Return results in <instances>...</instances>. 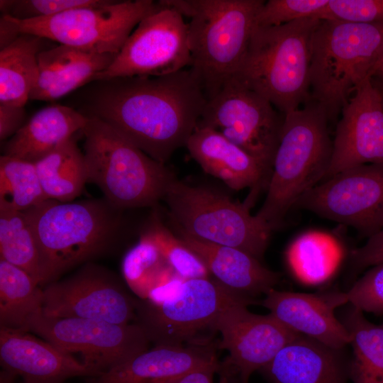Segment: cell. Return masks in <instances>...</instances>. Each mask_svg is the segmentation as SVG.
Listing matches in <instances>:
<instances>
[{"label":"cell","mask_w":383,"mask_h":383,"mask_svg":"<svg viewBox=\"0 0 383 383\" xmlns=\"http://www.w3.org/2000/svg\"><path fill=\"white\" fill-rule=\"evenodd\" d=\"M74 109L96 118L165 164L187 142L207 102L191 68L161 76L118 77L82 87Z\"/></svg>","instance_id":"1"},{"label":"cell","mask_w":383,"mask_h":383,"mask_svg":"<svg viewBox=\"0 0 383 383\" xmlns=\"http://www.w3.org/2000/svg\"><path fill=\"white\" fill-rule=\"evenodd\" d=\"M123 211L104 198L69 202L47 199L23 211L38 245L40 286L110 252L122 236Z\"/></svg>","instance_id":"2"},{"label":"cell","mask_w":383,"mask_h":383,"mask_svg":"<svg viewBox=\"0 0 383 383\" xmlns=\"http://www.w3.org/2000/svg\"><path fill=\"white\" fill-rule=\"evenodd\" d=\"M189 19L190 68L207 99L238 71L263 0H161Z\"/></svg>","instance_id":"3"},{"label":"cell","mask_w":383,"mask_h":383,"mask_svg":"<svg viewBox=\"0 0 383 383\" xmlns=\"http://www.w3.org/2000/svg\"><path fill=\"white\" fill-rule=\"evenodd\" d=\"M304 104L284 115L266 197L255 214L272 231L299 198L323 179L331 162L328 113L312 100Z\"/></svg>","instance_id":"4"},{"label":"cell","mask_w":383,"mask_h":383,"mask_svg":"<svg viewBox=\"0 0 383 383\" xmlns=\"http://www.w3.org/2000/svg\"><path fill=\"white\" fill-rule=\"evenodd\" d=\"M320 20L310 18L257 26L233 79L285 115L311 100V40Z\"/></svg>","instance_id":"5"},{"label":"cell","mask_w":383,"mask_h":383,"mask_svg":"<svg viewBox=\"0 0 383 383\" xmlns=\"http://www.w3.org/2000/svg\"><path fill=\"white\" fill-rule=\"evenodd\" d=\"M382 55L383 23L320 20L311 40V100L335 118Z\"/></svg>","instance_id":"6"},{"label":"cell","mask_w":383,"mask_h":383,"mask_svg":"<svg viewBox=\"0 0 383 383\" xmlns=\"http://www.w3.org/2000/svg\"><path fill=\"white\" fill-rule=\"evenodd\" d=\"M88 118L81 131L88 182L95 184L104 198L121 210L155 208L177 177L174 172L106 123Z\"/></svg>","instance_id":"7"},{"label":"cell","mask_w":383,"mask_h":383,"mask_svg":"<svg viewBox=\"0 0 383 383\" xmlns=\"http://www.w3.org/2000/svg\"><path fill=\"white\" fill-rule=\"evenodd\" d=\"M163 201L172 228L200 240L240 249L262 261L272 229L244 202L202 185H192L177 177Z\"/></svg>","instance_id":"8"},{"label":"cell","mask_w":383,"mask_h":383,"mask_svg":"<svg viewBox=\"0 0 383 383\" xmlns=\"http://www.w3.org/2000/svg\"><path fill=\"white\" fill-rule=\"evenodd\" d=\"M236 301L257 304L214 278L183 279L162 299H138L136 321L155 345L180 346L211 341L199 333L211 326L228 305Z\"/></svg>","instance_id":"9"},{"label":"cell","mask_w":383,"mask_h":383,"mask_svg":"<svg viewBox=\"0 0 383 383\" xmlns=\"http://www.w3.org/2000/svg\"><path fill=\"white\" fill-rule=\"evenodd\" d=\"M159 7L158 1L152 0H104L49 17H11L21 34L38 35L87 52L118 55L138 23Z\"/></svg>","instance_id":"10"},{"label":"cell","mask_w":383,"mask_h":383,"mask_svg":"<svg viewBox=\"0 0 383 383\" xmlns=\"http://www.w3.org/2000/svg\"><path fill=\"white\" fill-rule=\"evenodd\" d=\"M284 117L267 99L232 79L207 99L198 124L216 130L246 151L270 179Z\"/></svg>","instance_id":"11"},{"label":"cell","mask_w":383,"mask_h":383,"mask_svg":"<svg viewBox=\"0 0 383 383\" xmlns=\"http://www.w3.org/2000/svg\"><path fill=\"white\" fill-rule=\"evenodd\" d=\"M36 334L95 371L98 376L147 350L150 340L136 322L116 324L77 318H49L42 313L29 321Z\"/></svg>","instance_id":"12"},{"label":"cell","mask_w":383,"mask_h":383,"mask_svg":"<svg viewBox=\"0 0 383 383\" xmlns=\"http://www.w3.org/2000/svg\"><path fill=\"white\" fill-rule=\"evenodd\" d=\"M158 4L159 9L138 23L112 64L93 81L118 77L161 76L191 66L188 26L184 16L160 1Z\"/></svg>","instance_id":"13"},{"label":"cell","mask_w":383,"mask_h":383,"mask_svg":"<svg viewBox=\"0 0 383 383\" xmlns=\"http://www.w3.org/2000/svg\"><path fill=\"white\" fill-rule=\"evenodd\" d=\"M294 207L351 226L370 238L383 230V162L355 166L323 180Z\"/></svg>","instance_id":"14"},{"label":"cell","mask_w":383,"mask_h":383,"mask_svg":"<svg viewBox=\"0 0 383 383\" xmlns=\"http://www.w3.org/2000/svg\"><path fill=\"white\" fill-rule=\"evenodd\" d=\"M42 313L49 318H77L116 324L135 322L138 299L109 270L83 265L69 277L43 289Z\"/></svg>","instance_id":"15"},{"label":"cell","mask_w":383,"mask_h":383,"mask_svg":"<svg viewBox=\"0 0 383 383\" xmlns=\"http://www.w3.org/2000/svg\"><path fill=\"white\" fill-rule=\"evenodd\" d=\"M250 304L236 301L219 313L211 331L220 333L218 349L228 355L221 363L220 373L237 377L239 383H248L252 374L267 365L278 352L299 333L290 330L270 313L255 314Z\"/></svg>","instance_id":"16"},{"label":"cell","mask_w":383,"mask_h":383,"mask_svg":"<svg viewBox=\"0 0 383 383\" xmlns=\"http://www.w3.org/2000/svg\"><path fill=\"white\" fill-rule=\"evenodd\" d=\"M340 113L323 180L355 166L383 162V104L372 77L357 88Z\"/></svg>","instance_id":"17"},{"label":"cell","mask_w":383,"mask_h":383,"mask_svg":"<svg viewBox=\"0 0 383 383\" xmlns=\"http://www.w3.org/2000/svg\"><path fill=\"white\" fill-rule=\"evenodd\" d=\"M2 368L23 383H64L74 377H97V373L75 358L29 332L0 327Z\"/></svg>","instance_id":"18"},{"label":"cell","mask_w":383,"mask_h":383,"mask_svg":"<svg viewBox=\"0 0 383 383\" xmlns=\"http://www.w3.org/2000/svg\"><path fill=\"white\" fill-rule=\"evenodd\" d=\"M185 147L202 170L231 189L250 188L245 203L250 208L270 179L260 163L220 132L198 124Z\"/></svg>","instance_id":"19"},{"label":"cell","mask_w":383,"mask_h":383,"mask_svg":"<svg viewBox=\"0 0 383 383\" xmlns=\"http://www.w3.org/2000/svg\"><path fill=\"white\" fill-rule=\"evenodd\" d=\"M345 348L299 334L259 371L269 383H348L351 357Z\"/></svg>","instance_id":"20"},{"label":"cell","mask_w":383,"mask_h":383,"mask_svg":"<svg viewBox=\"0 0 383 383\" xmlns=\"http://www.w3.org/2000/svg\"><path fill=\"white\" fill-rule=\"evenodd\" d=\"M260 304L290 330L335 348L350 345L351 335L335 315V294H314L272 289Z\"/></svg>","instance_id":"21"},{"label":"cell","mask_w":383,"mask_h":383,"mask_svg":"<svg viewBox=\"0 0 383 383\" xmlns=\"http://www.w3.org/2000/svg\"><path fill=\"white\" fill-rule=\"evenodd\" d=\"M217 349L212 341L155 345L94 377L93 383H172L194 370L220 364Z\"/></svg>","instance_id":"22"},{"label":"cell","mask_w":383,"mask_h":383,"mask_svg":"<svg viewBox=\"0 0 383 383\" xmlns=\"http://www.w3.org/2000/svg\"><path fill=\"white\" fill-rule=\"evenodd\" d=\"M172 230L201 259L216 280L238 294L256 299L258 295L274 289L280 281L279 273L244 250L207 243Z\"/></svg>","instance_id":"23"},{"label":"cell","mask_w":383,"mask_h":383,"mask_svg":"<svg viewBox=\"0 0 383 383\" xmlns=\"http://www.w3.org/2000/svg\"><path fill=\"white\" fill-rule=\"evenodd\" d=\"M116 54L95 53L67 45L50 47L38 55V74L29 99L54 101L91 82Z\"/></svg>","instance_id":"24"},{"label":"cell","mask_w":383,"mask_h":383,"mask_svg":"<svg viewBox=\"0 0 383 383\" xmlns=\"http://www.w3.org/2000/svg\"><path fill=\"white\" fill-rule=\"evenodd\" d=\"M88 121L70 106L41 109L6 143L4 155L35 163L81 131Z\"/></svg>","instance_id":"25"},{"label":"cell","mask_w":383,"mask_h":383,"mask_svg":"<svg viewBox=\"0 0 383 383\" xmlns=\"http://www.w3.org/2000/svg\"><path fill=\"white\" fill-rule=\"evenodd\" d=\"M46 38L21 34L0 50V104L24 106L36 82L38 55L49 48Z\"/></svg>","instance_id":"26"},{"label":"cell","mask_w":383,"mask_h":383,"mask_svg":"<svg viewBox=\"0 0 383 383\" xmlns=\"http://www.w3.org/2000/svg\"><path fill=\"white\" fill-rule=\"evenodd\" d=\"M46 199L74 201L88 182L84 152L74 137L35 162Z\"/></svg>","instance_id":"27"},{"label":"cell","mask_w":383,"mask_h":383,"mask_svg":"<svg viewBox=\"0 0 383 383\" xmlns=\"http://www.w3.org/2000/svg\"><path fill=\"white\" fill-rule=\"evenodd\" d=\"M348 304L340 321L351 335L350 379L353 383H383V324L373 323Z\"/></svg>","instance_id":"28"},{"label":"cell","mask_w":383,"mask_h":383,"mask_svg":"<svg viewBox=\"0 0 383 383\" xmlns=\"http://www.w3.org/2000/svg\"><path fill=\"white\" fill-rule=\"evenodd\" d=\"M43 290L23 270L0 260V327L27 331L42 313Z\"/></svg>","instance_id":"29"},{"label":"cell","mask_w":383,"mask_h":383,"mask_svg":"<svg viewBox=\"0 0 383 383\" xmlns=\"http://www.w3.org/2000/svg\"><path fill=\"white\" fill-rule=\"evenodd\" d=\"M121 272L126 284L140 299H147L153 290L177 274L143 232L123 256Z\"/></svg>","instance_id":"30"},{"label":"cell","mask_w":383,"mask_h":383,"mask_svg":"<svg viewBox=\"0 0 383 383\" xmlns=\"http://www.w3.org/2000/svg\"><path fill=\"white\" fill-rule=\"evenodd\" d=\"M0 260L23 270L40 286L38 245L23 211L0 210Z\"/></svg>","instance_id":"31"},{"label":"cell","mask_w":383,"mask_h":383,"mask_svg":"<svg viewBox=\"0 0 383 383\" xmlns=\"http://www.w3.org/2000/svg\"><path fill=\"white\" fill-rule=\"evenodd\" d=\"M47 200L35 163L0 157V210L25 211Z\"/></svg>","instance_id":"32"},{"label":"cell","mask_w":383,"mask_h":383,"mask_svg":"<svg viewBox=\"0 0 383 383\" xmlns=\"http://www.w3.org/2000/svg\"><path fill=\"white\" fill-rule=\"evenodd\" d=\"M339 245L335 237L321 231H309L292 243L288 260L298 273L312 278L329 274L339 255Z\"/></svg>","instance_id":"33"},{"label":"cell","mask_w":383,"mask_h":383,"mask_svg":"<svg viewBox=\"0 0 383 383\" xmlns=\"http://www.w3.org/2000/svg\"><path fill=\"white\" fill-rule=\"evenodd\" d=\"M157 246L168 265L184 279L209 278L211 274L201 259L152 213L143 231Z\"/></svg>","instance_id":"34"},{"label":"cell","mask_w":383,"mask_h":383,"mask_svg":"<svg viewBox=\"0 0 383 383\" xmlns=\"http://www.w3.org/2000/svg\"><path fill=\"white\" fill-rule=\"evenodd\" d=\"M328 1L329 0L265 1L257 15L255 23L257 26L270 27L304 18H317Z\"/></svg>","instance_id":"35"},{"label":"cell","mask_w":383,"mask_h":383,"mask_svg":"<svg viewBox=\"0 0 383 383\" xmlns=\"http://www.w3.org/2000/svg\"><path fill=\"white\" fill-rule=\"evenodd\" d=\"M341 306L350 304L362 312L383 314V263L368 268L344 293H339Z\"/></svg>","instance_id":"36"},{"label":"cell","mask_w":383,"mask_h":383,"mask_svg":"<svg viewBox=\"0 0 383 383\" xmlns=\"http://www.w3.org/2000/svg\"><path fill=\"white\" fill-rule=\"evenodd\" d=\"M319 20L383 23V0H329Z\"/></svg>","instance_id":"37"},{"label":"cell","mask_w":383,"mask_h":383,"mask_svg":"<svg viewBox=\"0 0 383 383\" xmlns=\"http://www.w3.org/2000/svg\"><path fill=\"white\" fill-rule=\"evenodd\" d=\"M104 0H13L9 16L29 20L55 16L79 7L96 5Z\"/></svg>","instance_id":"38"},{"label":"cell","mask_w":383,"mask_h":383,"mask_svg":"<svg viewBox=\"0 0 383 383\" xmlns=\"http://www.w3.org/2000/svg\"><path fill=\"white\" fill-rule=\"evenodd\" d=\"M381 263H383V230L368 238L362 246L351 253V264L357 272Z\"/></svg>","instance_id":"39"},{"label":"cell","mask_w":383,"mask_h":383,"mask_svg":"<svg viewBox=\"0 0 383 383\" xmlns=\"http://www.w3.org/2000/svg\"><path fill=\"white\" fill-rule=\"evenodd\" d=\"M24 106L0 104V139L11 138L26 123Z\"/></svg>","instance_id":"40"},{"label":"cell","mask_w":383,"mask_h":383,"mask_svg":"<svg viewBox=\"0 0 383 383\" xmlns=\"http://www.w3.org/2000/svg\"><path fill=\"white\" fill-rule=\"evenodd\" d=\"M221 363L194 370L172 383H213L216 372H219Z\"/></svg>","instance_id":"41"},{"label":"cell","mask_w":383,"mask_h":383,"mask_svg":"<svg viewBox=\"0 0 383 383\" xmlns=\"http://www.w3.org/2000/svg\"><path fill=\"white\" fill-rule=\"evenodd\" d=\"M21 33L18 26L9 15H1L0 19V50L11 45Z\"/></svg>","instance_id":"42"},{"label":"cell","mask_w":383,"mask_h":383,"mask_svg":"<svg viewBox=\"0 0 383 383\" xmlns=\"http://www.w3.org/2000/svg\"><path fill=\"white\" fill-rule=\"evenodd\" d=\"M16 377L14 373L2 368L0 372V383H14Z\"/></svg>","instance_id":"43"},{"label":"cell","mask_w":383,"mask_h":383,"mask_svg":"<svg viewBox=\"0 0 383 383\" xmlns=\"http://www.w3.org/2000/svg\"><path fill=\"white\" fill-rule=\"evenodd\" d=\"M372 77H377L383 79V60L378 62L375 66Z\"/></svg>","instance_id":"44"},{"label":"cell","mask_w":383,"mask_h":383,"mask_svg":"<svg viewBox=\"0 0 383 383\" xmlns=\"http://www.w3.org/2000/svg\"><path fill=\"white\" fill-rule=\"evenodd\" d=\"M372 79L373 83L377 87L379 91L380 92V94L382 96V104H383V79L377 78V77H372Z\"/></svg>","instance_id":"45"},{"label":"cell","mask_w":383,"mask_h":383,"mask_svg":"<svg viewBox=\"0 0 383 383\" xmlns=\"http://www.w3.org/2000/svg\"><path fill=\"white\" fill-rule=\"evenodd\" d=\"M218 383H230V379L226 374L221 373Z\"/></svg>","instance_id":"46"},{"label":"cell","mask_w":383,"mask_h":383,"mask_svg":"<svg viewBox=\"0 0 383 383\" xmlns=\"http://www.w3.org/2000/svg\"><path fill=\"white\" fill-rule=\"evenodd\" d=\"M382 60H383V55H382V57H381L380 60L378 61V62H379L382 61ZM378 62H377V63H378Z\"/></svg>","instance_id":"47"}]
</instances>
